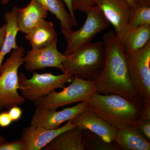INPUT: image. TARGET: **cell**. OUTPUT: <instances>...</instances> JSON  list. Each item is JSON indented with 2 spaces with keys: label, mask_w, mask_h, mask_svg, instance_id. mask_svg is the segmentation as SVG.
I'll return each instance as SVG.
<instances>
[{
  "label": "cell",
  "mask_w": 150,
  "mask_h": 150,
  "mask_svg": "<svg viewBox=\"0 0 150 150\" xmlns=\"http://www.w3.org/2000/svg\"><path fill=\"white\" fill-rule=\"evenodd\" d=\"M102 42L105 60L101 72L93 80L96 92L118 95L131 100L141 99L129 76L121 40L114 31L110 30L104 33Z\"/></svg>",
  "instance_id": "1"
},
{
  "label": "cell",
  "mask_w": 150,
  "mask_h": 150,
  "mask_svg": "<svg viewBox=\"0 0 150 150\" xmlns=\"http://www.w3.org/2000/svg\"><path fill=\"white\" fill-rule=\"evenodd\" d=\"M150 25V6L136 5L132 8L129 26L136 27Z\"/></svg>",
  "instance_id": "21"
},
{
  "label": "cell",
  "mask_w": 150,
  "mask_h": 150,
  "mask_svg": "<svg viewBox=\"0 0 150 150\" xmlns=\"http://www.w3.org/2000/svg\"><path fill=\"white\" fill-rule=\"evenodd\" d=\"M6 23L3 25L1 27H0V51L2 48L3 44L5 38L6 33Z\"/></svg>",
  "instance_id": "28"
},
{
  "label": "cell",
  "mask_w": 150,
  "mask_h": 150,
  "mask_svg": "<svg viewBox=\"0 0 150 150\" xmlns=\"http://www.w3.org/2000/svg\"><path fill=\"white\" fill-rule=\"evenodd\" d=\"M74 0H63L64 2L67 5L68 10H69V13L71 18L74 23V26L77 27L78 25L77 22L76 20L74 14V11L73 10L72 3Z\"/></svg>",
  "instance_id": "27"
},
{
  "label": "cell",
  "mask_w": 150,
  "mask_h": 150,
  "mask_svg": "<svg viewBox=\"0 0 150 150\" xmlns=\"http://www.w3.org/2000/svg\"><path fill=\"white\" fill-rule=\"evenodd\" d=\"M58 40L45 48L32 49L28 51L23 58L25 70L33 72L46 68H55L64 73L63 64L66 56L58 51Z\"/></svg>",
  "instance_id": "9"
},
{
  "label": "cell",
  "mask_w": 150,
  "mask_h": 150,
  "mask_svg": "<svg viewBox=\"0 0 150 150\" xmlns=\"http://www.w3.org/2000/svg\"><path fill=\"white\" fill-rule=\"evenodd\" d=\"M25 49L18 46L0 68V112L24 104L25 99L18 92V70L23 64Z\"/></svg>",
  "instance_id": "4"
},
{
  "label": "cell",
  "mask_w": 150,
  "mask_h": 150,
  "mask_svg": "<svg viewBox=\"0 0 150 150\" xmlns=\"http://www.w3.org/2000/svg\"><path fill=\"white\" fill-rule=\"evenodd\" d=\"M135 127L149 142H150V119L139 118Z\"/></svg>",
  "instance_id": "24"
},
{
  "label": "cell",
  "mask_w": 150,
  "mask_h": 150,
  "mask_svg": "<svg viewBox=\"0 0 150 150\" xmlns=\"http://www.w3.org/2000/svg\"><path fill=\"white\" fill-rule=\"evenodd\" d=\"M60 92L55 91L34 101L36 108L56 110L77 102H86L95 92L93 81L74 78L69 85Z\"/></svg>",
  "instance_id": "6"
},
{
  "label": "cell",
  "mask_w": 150,
  "mask_h": 150,
  "mask_svg": "<svg viewBox=\"0 0 150 150\" xmlns=\"http://www.w3.org/2000/svg\"><path fill=\"white\" fill-rule=\"evenodd\" d=\"M75 127L76 126L73 125L71 120L67 121L64 126L55 129L30 126L23 129L20 138L25 142L27 150H40L59 134Z\"/></svg>",
  "instance_id": "13"
},
{
  "label": "cell",
  "mask_w": 150,
  "mask_h": 150,
  "mask_svg": "<svg viewBox=\"0 0 150 150\" xmlns=\"http://www.w3.org/2000/svg\"><path fill=\"white\" fill-rule=\"evenodd\" d=\"M48 11L36 0H30L28 5L17 8L16 21L19 31L28 33L48 16Z\"/></svg>",
  "instance_id": "14"
},
{
  "label": "cell",
  "mask_w": 150,
  "mask_h": 150,
  "mask_svg": "<svg viewBox=\"0 0 150 150\" xmlns=\"http://www.w3.org/2000/svg\"><path fill=\"white\" fill-rule=\"evenodd\" d=\"M130 78L137 95L146 105H150V40L135 51L124 50Z\"/></svg>",
  "instance_id": "7"
},
{
  "label": "cell",
  "mask_w": 150,
  "mask_h": 150,
  "mask_svg": "<svg viewBox=\"0 0 150 150\" xmlns=\"http://www.w3.org/2000/svg\"><path fill=\"white\" fill-rule=\"evenodd\" d=\"M71 121L74 126L97 135L105 143L115 142L118 129L86 108Z\"/></svg>",
  "instance_id": "12"
},
{
  "label": "cell",
  "mask_w": 150,
  "mask_h": 150,
  "mask_svg": "<svg viewBox=\"0 0 150 150\" xmlns=\"http://www.w3.org/2000/svg\"><path fill=\"white\" fill-rule=\"evenodd\" d=\"M13 122L8 111L0 112V128L8 127Z\"/></svg>",
  "instance_id": "25"
},
{
  "label": "cell",
  "mask_w": 150,
  "mask_h": 150,
  "mask_svg": "<svg viewBox=\"0 0 150 150\" xmlns=\"http://www.w3.org/2000/svg\"><path fill=\"white\" fill-rule=\"evenodd\" d=\"M126 1L129 3V4L132 7H134L136 6V3L135 0H126Z\"/></svg>",
  "instance_id": "30"
},
{
  "label": "cell",
  "mask_w": 150,
  "mask_h": 150,
  "mask_svg": "<svg viewBox=\"0 0 150 150\" xmlns=\"http://www.w3.org/2000/svg\"><path fill=\"white\" fill-rule=\"evenodd\" d=\"M136 5L150 6V0H135Z\"/></svg>",
  "instance_id": "29"
},
{
  "label": "cell",
  "mask_w": 150,
  "mask_h": 150,
  "mask_svg": "<svg viewBox=\"0 0 150 150\" xmlns=\"http://www.w3.org/2000/svg\"><path fill=\"white\" fill-rule=\"evenodd\" d=\"M6 140L3 137L2 135L0 133V146L3 144L4 142H6Z\"/></svg>",
  "instance_id": "31"
},
{
  "label": "cell",
  "mask_w": 150,
  "mask_h": 150,
  "mask_svg": "<svg viewBox=\"0 0 150 150\" xmlns=\"http://www.w3.org/2000/svg\"><path fill=\"white\" fill-rule=\"evenodd\" d=\"M121 40L129 25L132 7L126 0H94Z\"/></svg>",
  "instance_id": "10"
},
{
  "label": "cell",
  "mask_w": 150,
  "mask_h": 150,
  "mask_svg": "<svg viewBox=\"0 0 150 150\" xmlns=\"http://www.w3.org/2000/svg\"><path fill=\"white\" fill-rule=\"evenodd\" d=\"M10 0H1V3L3 5H6L7 4Z\"/></svg>",
  "instance_id": "32"
},
{
  "label": "cell",
  "mask_w": 150,
  "mask_h": 150,
  "mask_svg": "<svg viewBox=\"0 0 150 150\" xmlns=\"http://www.w3.org/2000/svg\"><path fill=\"white\" fill-rule=\"evenodd\" d=\"M86 14L85 22L76 31L61 24V32L67 43V48L63 54L65 56L71 55L91 43L97 33L110 26V23L98 6H94Z\"/></svg>",
  "instance_id": "5"
},
{
  "label": "cell",
  "mask_w": 150,
  "mask_h": 150,
  "mask_svg": "<svg viewBox=\"0 0 150 150\" xmlns=\"http://www.w3.org/2000/svg\"><path fill=\"white\" fill-rule=\"evenodd\" d=\"M63 66L64 73L86 80L93 81L104 66L105 52L102 41L91 43L75 53L66 56Z\"/></svg>",
  "instance_id": "3"
},
{
  "label": "cell",
  "mask_w": 150,
  "mask_h": 150,
  "mask_svg": "<svg viewBox=\"0 0 150 150\" xmlns=\"http://www.w3.org/2000/svg\"><path fill=\"white\" fill-rule=\"evenodd\" d=\"M72 6L74 11L79 10L87 13L95 4L94 0H74Z\"/></svg>",
  "instance_id": "23"
},
{
  "label": "cell",
  "mask_w": 150,
  "mask_h": 150,
  "mask_svg": "<svg viewBox=\"0 0 150 150\" xmlns=\"http://www.w3.org/2000/svg\"><path fill=\"white\" fill-rule=\"evenodd\" d=\"M115 142L124 150H150V143L133 126L118 129Z\"/></svg>",
  "instance_id": "16"
},
{
  "label": "cell",
  "mask_w": 150,
  "mask_h": 150,
  "mask_svg": "<svg viewBox=\"0 0 150 150\" xmlns=\"http://www.w3.org/2000/svg\"><path fill=\"white\" fill-rule=\"evenodd\" d=\"M0 150H27L25 142L21 139L4 142L0 146Z\"/></svg>",
  "instance_id": "22"
},
{
  "label": "cell",
  "mask_w": 150,
  "mask_h": 150,
  "mask_svg": "<svg viewBox=\"0 0 150 150\" xmlns=\"http://www.w3.org/2000/svg\"><path fill=\"white\" fill-rule=\"evenodd\" d=\"M25 38L32 49L45 48L58 40L53 23L45 19L26 34Z\"/></svg>",
  "instance_id": "17"
},
{
  "label": "cell",
  "mask_w": 150,
  "mask_h": 150,
  "mask_svg": "<svg viewBox=\"0 0 150 150\" xmlns=\"http://www.w3.org/2000/svg\"><path fill=\"white\" fill-rule=\"evenodd\" d=\"M19 90L25 100L33 102L47 95L56 89L63 88L66 84L71 82L74 76L67 73L55 75L51 73H33L28 79L24 74L18 75Z\"/></svg>",
  "instance_id": "8"
},
{
  "label": "cell",
  "mask_w": 150,
  "mask_h": 150,
  "mask_svg": "<svg viewBox=\"0 0 150 150\" xmlns=\"http://www.w3.org/2000/svg\"><path fill=\"white\" fill-rule=\"evenodd\" d=\"M150 40V25L138 27L128 26L121 40L124 50L135 51L146 46Z\"/></svg>",
  "instance_id": "18"
},
{
  "label": "cell",
  "mask_w": 150,
  "mask_h": 150,
  "mask_svg": "<svg viewBox=\"0 0 150 150\" xmlns=\"http://www.w3.org/2000/svg\"><path fill=\"white\" fill-rule=\"evenodd\" d=\"M56 17L61 24L72 29L74 24L69 13L65 8L63 0H36Z\"/></svg>",
  "instance_id": "20"
},
{
  "label": "cell",
  "mask_w": 150,
  "mask_h": 150,
  "mask_svg": "<svg viewBox=\"0 0 150 150\" xmlns=\"http://www.w3.org/2000/svg\"><path fill=\"white\" fill-rule=\"evenodd\" d=\"M144 105L141 99L131 100L118 95L95 92L86 101V108L119 129L136 127Z\"/></svg>",
  "instance_id": "2"
},
{
  "label": "cell",
  "mask_w": 150,
  "mask_h": 150,
  "mask_svg": "<svg viewBox=\"0 0 150 150\" xmlns=\"http://www.w3.org/2000/svg\"><path fill=\"white\" fill-rule=\"evenodd\" d=\"M17 7L13 6L11 11L5 14L4 19L7 24L6 33L2 48L0 51V68L7 54L18 47L16 38L19 30L16 21Z\"/></svg>",
  "instance_id": "19"
},
{
  "label": "cell",
  "mask_w": 150,
  "mask_h": 150,
  "mask_svg": "<svg viewBox=\"0 0 150 150\" xmlns=\"http://www.w3.org/2000/svg\"><path fill=\"white\" fill-rule=\"evenodd\" d=\"M86 107V102L78 103L60 111L36 108L33 115L30 126L46 129H58L64 122L72 120Z\"/></svg>",
  "instance_id": "11"
},
{
  "label": "cell",
  "mask_w": 150,
  "mask_h": 150,
  "mask_svg": "<svg viewBox=\"0 0 150 150\" xmlns=\"http://www.w3.org/2000/svg\"><path fill=\"white\" fill-rule=\"evenodd\" d=\"M8 112L13 122L19 120L23 113L22 110L19 106H14L11 108L9 109Z\"/></svg>",
  "instance_id": "26"
},
{
  "label": "cell",
  "mask_w": 150,
  "mask_h": 150,
  "mask_svg": "<svg viewBox=\"0 0 150 150\" xmlns=\"http://www.w3.org/2000/svg\"><path fill=\"white\" fill-rule=\"evenodd\" d=\"M85 130L76 126L62 132L43 149L45 150H84Z\"/></svg>",
  "instance_id": "15"
}]
</instances>
